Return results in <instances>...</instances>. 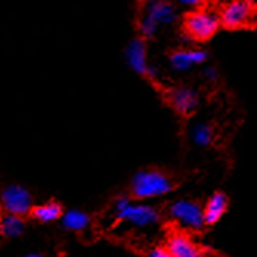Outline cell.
Returning a JSON list of instances; mask_svg holds the SVG:
<instances>
[{
  "instance_id": "cell-1",
  "label": "cell",
  "mask_w": 257,
  "mask_h": 257,
  "mask_svg": "<svg viewBox=\"0 0 257 257\" xmlns=\"http://www.w3.org/2000/svg\"><path fill=\"white\" fill-rule=\"evenodd\" d=\"M174 190V182L170 176L159 170L139 171L131 180V194L137 200H147L165 196Z\"/></svg>"
},
{
  "instance_id": "cell-2",
  "label": "cell",
  "mask_w": 257,
  "mask_h": 257,
  "mask_svg": "<svg viewBox=\"0 0 257 257\" xmlns=\"http://www.w3.org/2000/svg\"><path fill=\"white\" fill-rule=\"evenodd\" d=\"M115 217L137 228H145L160 220V213L148 203H136L130 197L122 196L114 202Z\"/></svg>"
},
{
  "instance_id": "cell-3",
  "label": "cell",
  "mask_w": 257,
  "mask_h": 257,
  "mask_svg": "<svg viewBox=\"0 0 257 257\" xmlns=\"http://www.w3.org/2000/svg\"><path fill=\"white\" fill-rule=\"evenodd\" d=\"M220 27L219 16L206 10L191 11L185 17L183 33L188 34L196 42H205L211 39Z\"/></svg>"
},
{
  "instance_id": "cell-4",
  "label": "cell",
  "mask_w": 257,
  "mask_h": 257,
  "mask_svg": "<svg viewBox=\"0 0 257 257\" xmlns=\"http://www.w3.org/2000/svg\"><path fill=\"white\" fill-rule=\"evenodd\" d=\"M168 213L174 222L190 231H200L205 226L203 222V208L188 199H180L170 205Z\"/></svg>"
},
{
  "instance_id": "cell-5",
  "label": "cell",
  "mask_w": 257,
  "mask_h": 257,
  "mask_svg": "<svg viewBox=\"0 0 257 257\" xmlns=\"http://www.w3.org/2000/svg\"><path fill=\"white\" fill-rule=\"evenodd\" d=\"M0 205L7 214L13 216H27L33 211V197L27 188L20 185H10L0 196Z\"/></svg>"
},
{
  "instance_id": "cell-6",
  "label": "cell",
  "mask_w": 257,
  "mask_h": 257,
  "mask_svg": "<svg viewBox=\"0 0 257 257\" xmlns=\"http://www.w3.org/2000/svg\"><path fill=\"white\" fill-rule=\"evenodd\" d=\"M254 17V7L249 0H231L226 4L219 16V20L223 27L236 30L245 27Z\"/></svg>"
},
{
  "instance_id": "cell-7",
  "label": "cell",
  "mask_w": 257,
  "mask_h": 257,
  "mask_svg": "<svg viewBox=\"0 0 257 257\" xmlns=\"http://www.w3.org/2000/svg\"><path fill=\"white\" fill-rule=\"evenodd\" d=\"M167 251L171 257H203L202 248L186 232L176 231L167 240Z\"/></svg>"
},
{
  "instance_id": "cell-8",
  "label": "cell",
  "mask_w": 257,
  "mask_h": 257,
  "mask_svg": "<svg viewBox=\"0 0 257 257\" xmlns=\"http://www.w3.org/2000/svg\"><path fill=\"white\" fill-rule=\"evenodd\" d=\"M144 16L160 28L162 25H171L177 19L176 8L168 0H147Z\"/></svg>"
},
{
  "instance_id": "cell-9",
  "label": "cell",
  "mask_w": 257,
  "mask_h": 257,
  "mask_svg": "<svg viewBox=\"0 0 257 257\" xmlns=\"http://www.w3.org/2000/svg\"><path fill=\"white\" fill-rule=\"evenodd\" d=\"M170 103L173 108L182 114V115H190L193 114L199 106V94L197 91L188 86H177L173 88L168 94Z\"/></svg>"
},
{
  "instance_id": "cell-10",
  "label": "cell",
  "mask_w": 257,
  "mask_h": 257,
  "mask_svg": "<svg viewBox=\"0 0 257 257\" xmlns=\"http://www.w3.org/2000/svg\"><path fill=\"white\" fill-rule=\"evenodd\" d=\"M208 59L206 51L197 50V48H182L177 50L171 54L170 57V65L174 71L177 73H185L190 71L191 68L205 63Z\"/></svg>"
},
{
  "instance_id": "cell-11",
  "label": "cell",
  "mask_w": 257,
  "mask_h": 257,
  "mask_svg": "<svg viewBox=\"0 0 257 257\" xmlns=\"http://www.w3.org/2000/svg\"><path fill=\"white\" fill-rule=\"evenodd\" d=\"M126 60L131 69L137 74L147 76L148 71V56H147V45L142 39H134L126 46Z\"/></svg>"
},
{
  "instance_id": "cell-12",
  "label": "cell",
  "mask_w": 257,
  "mask_h": 257,
  "mask_svg": "<svg viewBox=\"0 0 257 257\" xmlns=\"http://www.w3.org/2000/svg\"><path fill=\"white\" fill-rule=\"evenodd\" d=\"M228 209V196L222 191H216L206 205L203 206V222L205 226L208 225H216L226 213Z\"/></svg>"
},
{
  "instance_id": "cell-13",
  "label": "cell",
  "mask_w": 257,
  "mask_h": 257,
  "mask_svg": "<svg viewBox=\"0 0 257 257\" xmlns=\"http://www.w3.org/2000/svg\"><path fill=\"white\" fill-rule=\"evenodd\" d=\"M31 214L36 220H39L42 223H50V222L59 220L63 216V209H62L60 203H57V202H46L39 206H34Z\"/></svg>"
},
{
  "instance_id": "cell-14",
  "label": "cell",
  "mask_w": 257,
  "mask_h": 257,
  "mask_svg": "<svg viewBox=\"0 0 257 257\" xmlns=\"http://www.w3.org/2000/svg\"><path fill=\"white\" fill-rule=\"evenodd\" d=\"M60 219L66 229L76 232L85 231L91 225V217L85 211H80V209H69V211L63 213Z\"/></svg>"
},
{
  "instance_id": "cell-15",
  "label": "cell",
  "mask_w": 257,
  "mask_h": 257,
  "mask_svg": "<svg viewBox=\"0 0 257 257\" xmlns=\"http://www.w3.org/2000/svg\"><path fill=\"white\" fill-rule=\"evenodd\" d=\"M23 229H25V220L20 216H13V214H5L0 217V232L5 237H19Z\"/></svg>"
},
{
  "instance_id": "cell-16",
  "label": "cell",
  "mask_w": 257,
  "mask_h": 257,
  "mask_svg": "<svg viewBox=\"0 0 257 257\" xmlns=\"http://www.w3.org/2000/svg\"><path fill=\"white\" fill-rule=\"evenodd\" d=\"M191 139L199 147H209L214 142V128L213 125L200 122L191 128Z\"/></svg>"
},
{
  "instance_id": "cell-17",
  "label": "cell",
  "mask_w": 257,
  "mask_h": 257,
  "mask_svg": "<svg viewBox=\"0 0 257 257\" xmlns=\"http://www.w3.org/2000/svg\"><path fill=\"white\" fill-rule=\"evenodd\" d=\"M139 31L144 37H154L159 31V27L156 25V23H153L150 19L142 16L139 20Z\"/></svg>"
},
{
  "instance_id": "cell-18",
  "label": "cell",
  "mask_w": 257,
  "mask_h": 257,
  "mask_svg": "<svg viewBox=\"0 0 257 257\" xmlns=\"http://www.w3.org/2000/svg\"><path fill=\"white\" fill-rule=\"evenodd\" d=\"M203 77H205V80H208V82H216L217 77H219V73H217V69H216L214 66H206V68L203 69Z\"/></svg>"
},
{
  "instance_id": "cell-19",
  "label": "cell",
  "mask_w": 257,
  "mask_h": 257,
  "mask_svg": "<svg viewBox=\"0 0 257 257\" xmlns=\"http://www.w3.org/2000/svg\"><path fill=\"white\" fill-rule=\"evenodd\" d=\"M174 2L186 8H196L203 4V0H174Z\"/></svg>"
},
{
  "instance_id": "cell-20",
  "label": "cell",
  "mask_w": 257,
  "mask_h": 257,
  "mask_svg": "<svg viewBox=\"0 0 257 257\" xmlns=\"http://www.w3.org/2000/svg\"><path fill=\"white\" fill-rule=\"evenodd\" d=\"M150 257H171L170 252L167 251V248H154L151 252H150Z\"/></svg>"
},
{
  "instance_id": "cell-21",
  "label": "cell",
  "mask_w": 257,
  "mask_h": 257,
  "mask_svg": "<svg viewBox=\"0 0 257 257\" xmlns=\"http://www.w3.org/2000/svg\"><path fill=\"white\" fill-rule=\"evenodd\" d=\"M25 257H46V255H43V254H28Z\"/></svg>"
},
{
  "instance_id": "cell-22",
  "label": "cell",
  "mask_w": 257,
  "mask_h": 257,
  "mask_svg": "<svg viewBox=\"0 0 257 257\" xmlns=\"http://www.w3.org/2000/svg\"><path fill=\"white\" fill-rule=\"evenodd\" d=\"M249 2H252V0H249Z\"/></svg>"
},
{
  "instance_id": "cell-23",
  "label": "cell",
  "mask_w": 257,
  "mask_h": 257,
  "mask_svg": "<svg viewBox=\"0 0 257 257\" xmlns=\"http://www.w3.org/2000/svg\"><path fill=\"white\" fill-rule=\"evenodd\" d=\"M0 217H2V216H0Z\"/></svg>"
}]
</instances>
